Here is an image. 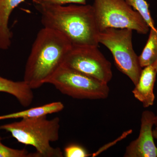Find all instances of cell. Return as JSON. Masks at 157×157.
<instances>
[{
    "instance_id": "obj_1",
    "label": "cell",
    "mask_w": 157,
    "mask_h": 157,
    "mask_svg": "<svg viewBox=\"0 0 157 157\" xmlns=\"http://www.w3.org/2000/svg\"><path fill=\"white\" fill-rule=\"evenodd\" d=\"M43 27L63 34L73 46H98L100 31L92 5L34 4Z\"/></svg>"
},
{
    "instance_id": "obj_2",
    "label": "cell",
    "mask_w": 157,
    "mask_h": 157,
    "mask_svg": "<svg viewBox=\"0 0 157 157\" xmlns=\"http://www.w3.org/2000/svg\"><path fill=\"white\" fill-rule=\"evenodd\" d=\"M73 47L63 34L47 28L38 32L26 63L24 81L32 89L48 83Z\"/></svg>"
},
{
    "instance_id": "obj_3",
    "label": "cell",
    "mask_w": 157,
    "mask_h": 157,
    "mask_svg": "<svg viewBox=\"0 0 157 157\" xmlns=\"http://www.w3.org/2000/svg\"><path fill=\"white\" fill-rule=\"evenodd\" d=\"M46 116L21 119L19 121L0 125V130L10 132L19 143L33 147L39 157H63L60 148L51 145V143L59 139V118L48 120Z\"/></svg>"
},
{
    "instance_id": "obj_4",
    "label": "cell",
    "mask_w": 157,
    "mask_h": 157,
    "mask_svg": "<svg viewBox=\"0 0 157 157\" xmlns=\"http://www.w3.org/2000/svg\"><path fill=\"white\" fill-rule=\"evenodd\" d=\"M60 92L79 100H103L108 98V83L62 65L48 82Z\"/></svg>"
},
{
    "instance_id": "obj_5",
    "label": "cell",
    "mask_w": 157,
    "mask_h": 157,
    "mask_svg": "<svg viewBox=\"0 0 157 157\" xmlns=\"http://www.w3.org/2000/svg\"><path fill=\"white\" fill-rule=\"evenodd\" d=\"M132 34L130 29L107 28L100 32L98 40L110 51L117 69L135 85L142 68L133 48Z\"/></svg>"
},
{
    "instance_id": "obj_6",
    "label": "cell",
    "mask_w": 157,
    "mask_h": 157,
    "mask_svg": "<svg viewBox=\"0 0 157 157\" xmlns=\"http://www.w3.org/2000/svg\"><path fill=\"white\" fill-rule=\"evenodd\" d=\"M100 32L107 28L127 29L146 34L149 27L125 0H94L92 5Z\"/></svg>"
},
{
    "instance_id": "obj_7",
    "label": "cell",
    "mask_w": 157,
    "mask_h": 157,
    "mask_svg": "<svg viewBox=\"0 0 157 157\" xmlns=\"http://www.w3.org/2000/svg\"><path fill=\"white\" fill-rule=\"evenodd\" d=\"M63 65L108 83L112 79L111 63L96 46H73Z\"/></svg>"
},
{
    "instance_id": "obj_8",
    "label": "cell",
    "mask_w": 157,
    "mask_h": 157,
    "mask_svg": "<svg viewBox=\"0 0 157 157\" xmlns=\"http://www.w3.org/2000/svg\"><path fill=\"white\" fill-rule=\"evenodd\" d=\"M155 117L152 111L145 110L142 113L139 136L127 147L124 157H157L152 130Z\"/></svg>"
},
{
    "instance_id": "obj_9",
    "label": "cell",
    "mask_w": 157,
    "mask_h": 157,
    "mask_svg": "<svg viewBox=\"0 0 157 157\" xmlns=\"http://www.w3.org/2000/svg\"><path fill=\"white\" fill-rule=\"evenodd\" d=\"M143 68L132 93L135 98L142 103L143 107L147 108L154 104V89L157 72L152 65Z\"/></svg>"
},
{
    "instance_id": "obj_10",
    "label": "cell",
    "mask_w": 157,
    "mask_h": 157,
    "mask_svg": "<svg viewBox=\"0 0 157 157\" xmlns=\"http://www.w3.org/2000/svg\"><path fill=\"white\" fill-rule=\"evenodd\" d=\"M25 0H0V49L7 50L11 46L13 34L9 27L11 13Z\"/></svg>"
},
{
    "instance_id": "obj_11",
    "label": "cell",
    "mask_w": 157,
    "mask_h": 157,
    "mask_svg": "<svg viewBox=\"0 0 157 157\" xmlns=\"http://www.w3.org/2000/svg\"><path fill=\"white\" fill-rule=\"evenodd\" d=\"M0 92L14 96L25 107L30 106L33 100V89L24 80L14 81L0 76Z\"/></svg>"
},
{
    "instance_id": "obj_12",
    "label": "cell",
    "mask_w": 157,
    "mask_h": 157,
    "mask_svg": "<svg viewBox=\"0 0 157 157\" xmlns=\"http://www.w3.org/2000/svg\"><path fill=\"white\" fill-rule=\"evenodd\" d=\"M64 108V105L60 101H57L42 106L32 107L19 112L0 116V120L9 119H28L39 117L60 112Z\"/></svg>"
},
{
    "instance_id": "obj_13",
    "label": "cell",
    "mask_w": 157,
    "mask_h": 157,
    "mask_svg": "<svg viewBox=\"0 0 157 157\" xmlns=\"http://www.w3.org/2000/svg\"><path fill=\"white\" fill-rule=\"evenodd\" d=\"M138 59L142 68L152 65L156 60L157 29L155 27L150 29L148 40Z\"/></svg>"
},
{
    "instance_id": "obj_14",
    "label": "cell",
    "mask_w": 157,
    "mask_h": 157,
    "mask_svg": "<svg viewBox=\"0 0 157 157\" xmlns=\"http://www.w3.org/2000/svg\"><path fill=\"white\" fill-rule=\"evenodd\" d=\"M134 10L137 11L146 21L150 28H155L154 21L149 10V4L145 0H125Z\"/></svg>"
},
{
    "instance_id": "obj_15",
    "label": "cell",
    "mask_w": 157,
    "mask_h": 157,
    "mask_svg": "<svg viewBox=\"0 0 157 157\" xmlns=\"http://www.w3.org/2000/svg\"><path fill=\"white\" fill-rule=\"evenodd\" d=\"M0 136V157H39L36 152L30 153L25 149H16L3 144Z\"/></svg>"
},
{
    "instance_id": "obj_16",
    "label": "cell",
    "mask_w": 157,
    "mask_h": 157,
    "mask_svg": "<svg viewBox=\"0 0 157 157\" xmlns=\"http://www.w3.org/2000/svg\"><path fill=\"white\" fill-rule=\"evenodd\" d=\"M63 155L66 157H88L91 155L83 147L71 144L64 149Z\"/></svg>"
},
{
    "instance_id": "obj_17",
    "label": "cell",
    "mask_w": 157,
    "mask_h": 157,
    "mask_svg": "<svg viewBox=\"0 0 157 157\" xmlns=\"http://www.w3.org/2000/svg\"><path fill=\"white\" fill-rule=\"evenodd\" d=\"M34 4H49L64 6L66 4H74L85 5L86 0H33Z\"/></svg>"
},
{
    "instance_id": "obj_18",
    "label": "cell",
    "mask_w": 157,
    "mask_h": 157,
    "mask_svg": "<svg viewBox=\"0 0 157 157\" xmlns=\"http://www.w3.org/2000/svg\"><path fill=\"white\" fill-rule=\"evenodd\" d=\"M153 135L154 138L157 139V128H156L155 130H153Z\"/></svg>"
},
{
    "instance_id": "obj_19",
    "label": "cell",
    "mask_w": 157,
    "mask_h": 157,
    "mask_svg": "<svg viewBox=\"0 0 157 157\" xmlns=\"http://www.w3.org/2000/svg\"><path fill=\"white\" fill-rule=\"evenodd\" d=\"M152 65L153 67L155 70L157 72V59L156 61Z\"/></svg>"
},
{
    "instance_id": "obj_20",
    "label": "cell",
    "mask_w": 157,
    "mask_h": 157,
    "mask_svg": "<svg viewBox=\"0 0 157 157\" xmlns=\"http://www.w3.org/2000/svg\"><path fill=\"white\" fill-rule=\"evenodd\" d=\"M154 125L155 126L156 128H157V114H155V117Z\"/></svg>"
}]
</instances>
